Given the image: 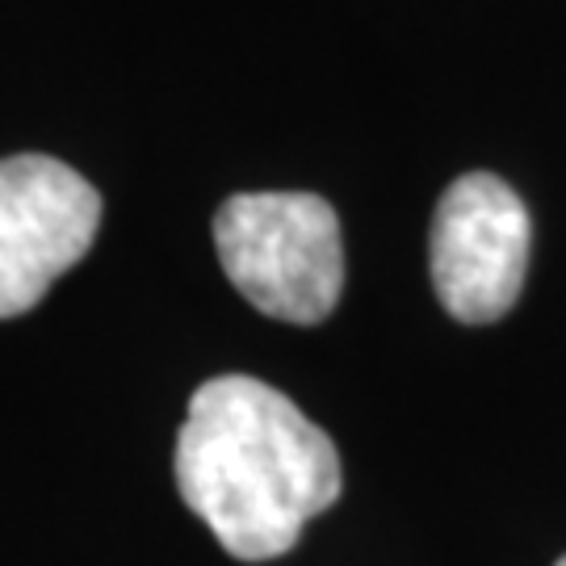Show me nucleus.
<instances>
[{"label":"nucleus","instance_id":"4","mask_svg":"<svg viewBox=\"0 0 566 566\" xmlns=\"http://www.w3.org/2000/svg\"><path fill=\"white\" fill-rule=\"evenodd\" d=\"M102 193L51 156L0 160V319L42 303L97 240Z\"/></svg>","mask_w":566,"mask_h":566},{"label":"nucleus","instance_id":"1","mask_svg":"<svg viewBox=\"0 0 566 566\" xmlns=\"http://www.w3.org/2000/svg\"><path fill=\"white\" fill-rule=\"evenodd\" d=\"M177 491L240 563H269L340 500V453L277 386L223 374L193 390L177 432Z\"/></svg>","mask_w":566,"mask_h":566},{"label":"nucleus","instance_id":"5","mask_svg":"<svg viewBox=\"0 0 566 566\" xmlns=\"http://www.w3.org/2000/svg\"><path fill=\"white\" fill-rule=\"evenodd\" d=\"M558 566H566V558H558Z\"/></svg>","mask_w":566,"mask_h":566},{"label":"nucleus","instance_id":"3","mask_svg":"<svg viewBox=\"0 0 566 566\" xmlns=\"http://www.w3.org/2000/svg\"><path fill=\"white\" fill-rule=\"evenodd\" d=\"M528 210L491 172H465L432 214V285L458 324H495L521 298L528 269Z\"/></svg>","mask_w":566,"mask_h":566},{"label":"nucleus","instance_id":"2","mask_svg":"<svg viewBox=\"0 0 566 566\" xmlns=\"http://www.w3.org/2000/svg\"><path fill=\"white\" fill-rule=\"evenodd\" d=\"M223 273L248 303L282 324H324L344 290L336 210L315 193H235L214 214Z\"/></svg>","mask_w":566,"mask_h":566}]
</instances>
